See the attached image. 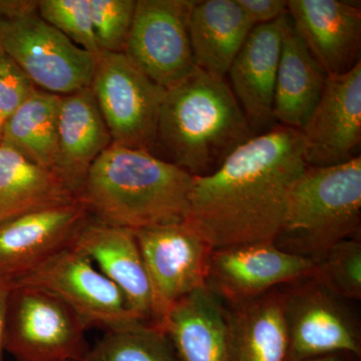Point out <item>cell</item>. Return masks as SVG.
Listing matches in <instances>:
<instances>
[{
    "mask_svg": "<svg viewBox=\"0 0 361 361\" xmlns=\"http://www.w3.org/2000/svg\"><path fill=\"white\" fill-rule=\"evenodd\" d=\"M154 297V324L184 298L207 288L213 249L187 219L135 231Z\"/></svg>",
    "mask_w": 361,
    "mask_h": 361,
    "instance_id": "cell-11",
    "label": "cell"
},
{
    "mask_svg": "<svg viewBox=\"0 0 361 361\" xmlns=\"http://www.w3.org/2000/svg\"><path fill=\"white\" fill-rule=\"evenodd\" d=\"M253 27L237 0L195 2L188 30L197 68L214 77L227 78Z\"/></svg>",
    "mask_w": 361,
    "mask_h": 361,
    "instance_id": "cell-20",
    "label": "cell"
},
{
    "mask_svg": "<svg viewBox=\"0 0 361 361\" xmlns=\"http://www.w3.org/2000/svg\"><path fill=\"white\" fill-rule=\"evenodd\" d=\"M196 0H137L123 54L155 84L168 90L196 71L190 13Z\"/></svg>",
    "mask_w": 361,
    "mask_h": 361,
    "instance_id": "cell-10",
    "label": "cell"
},
{
    "mask_svg": "<svg viewBox=\"0 0 361 361\" xmlns=\"http://www.w3.org/2000/svg\"><path fill=\"white\" fill-rule=\"evenodd\" d=\"M301 361H361L360 356L349 353H336L330 355L315 356Z\"/></svg>",
    "mask_w": 361,
    "mask_h": 361,
    "instance_id": "cell-32",
    "label": "cell"
},
{
    "mask_svg": "<svg viewBox=\"0 0 361 361\" xmlns=\"http://www.w3.org/2000/svg\"><path fill=\"white\" fill-rule=\"evenodd\" d=\"M193 177L147 149L111 144L94 161L78 199L106 224L137 231L187 219Z\"/></svg>",
    "mask_w": 361,
    "mask_h": 361,
    "instance_id": "cell-3",
    "label": "cell"
},
{
    "mask_svg": "<svg viewBox=\"0 0 361 361\" xmlns=\"http://www.w3.org/2000/svg\"><path fill=\"white\" fill-rule=\"evenodd\" d=\"M232 361H286L281 287L229 308Z\"/></svg>",
    "mask_w": 361,
    "mask_h": 361,
    "instance_id": "cell-23",
    "label": "cell"
},
{
    "mask_svg": "<svg viewBox=\"0 0 361 361\" xmlns=\"http://www.w3.org/2000/svg\"><path fill=\"white\" fill-rule=\"evenodd\" d=\"M16 285L39 287L58 296L75 311L87 329L110 331L142 322L120 289L92 260L73 245L47 259Z\"/></svg>",
    "mask_w": 361,
    "mask_h": 361,
    "instance_id": "cell-9",
    "label": "cell"
},
{
    "mask_svg": "<svg viewBox=\"0 0 361 361\" xmlns=\"http://www.w3.org/2000/svg\"><path fill=\"white\" fill-rule=\"evenodd\" d=\"M90 89L111 144L151 151L166 90L149 80L123 52H101Z\"/></svg>",
    "mask_w": 361,
    "mask_h": 361,
    "instance_id": "cell-7",
    "label": "cell"
},
{
    "mask_svg": "<svg viewBox=\"0 0 361 361\" xmlns=\"http://www.w3.org/2000/svg\"><path fill=\"white\" fill-rule=\"evenodd\" d=\"M312 259L287 253L274 242L214 249L207 288L230 307L314 275Z\"/></svg>",
    "mask_w": 361,
    "mask_h": 361,
    "instance_id": "cell-12",
    "label": "cell"
},
{
    "mask_svg": "<svg viewBox=\"0 0 361 361\" xmlns=\"http://www.w3.org/2000/svg\"><path fill=\"white\" fill-rule=\"evenodd\" d=\"M294 30L327 77L348 73L360 61V7L341 0H289Z\"/></svg>",
    "mask_w": 361,
    "mask_h": 361,
    "instance_id": "cell-16",
    "label": "cell"
},
{
    "mask_svg": "<svg viewBox=\"0 0 361 361\" xmlns=\"http://www.w3.org/2000/svg\"><path fill=\"white\" fill-rule=\"evenodd\" d=\"M0 47L37 89L66 96L92 85L97 56L47 23L37 1L0 0Z\"/></svg>",
    "mask_w": 361,
    "mask_h": 361,
    "instance_id": "cell-5",
    "label": "cell"
},
{
    "mask_svg": "<svg viewBox=\"0 0 361 361\" xmlns=\"http://www.w3.org/2000/svg\"><path fill=\"white\" fill-rule=\"evenodd\" d=\"M90 214L80 200L25 214L0 224V282L13 285L73 245Z\"/></svg>",
    "mask_w": 361,
    "mask_h": 361,
    "instance_id": "cell-14",
    "label": "cell"
},
{
    "mask_svg": "<svg viewBox=\"0 0 361 361\" xmlns=\"http://www.w3.org/2000/svg\"><path fill=\"white\" fill-rule=\"evenodd\" d=\"M37 89L30 78L0 47V116L4 122Z\"/></svg>",
    "mask_w": 361,
    "mask_h": 361,
    "instance_id": "cell-29",
    "label": "cell"
},
{
    "mask_svg": "<svg viewBox=\"0 0 361 361\" xmlns=\"http://www.w3.org/2000/svg\"><path fill=\"white\" fill-rule=\"evenodd\" d=\"M289 23L290 18L285 13L269 23L254 26L227 73L233 94L256 135L277 125L273 116L275 85Z\"/></svg>",
    "mask_w": 361,
    "mask_h": 361,
    "instance_id": "cell-15",
    "label": "cell"
},
{
    "mask_svg": "<svg viewBox=\"0 0 361 361\" xmlns=\"http://www.w3.org/2000/svg\"><path fill=\"white\" fill-rule=\"evenodd\" d=\"M61 102V96L37 89L6 118L0 142L56 173Z\"/></svg>",
    "mask_w": 361,
    "mask_h": 361,
    "instance_id": "cell-24",
    "label": "cell"
},
{
    "mask_svg": "<svg viewBox=\"0 0 361 361\" xmlns=\"http://www.w3.org/2000/svg\"><path fill=\"white\" fill-rule=\"evenodd\" d=\"M288 334L286 361L349 353L361 357L360 318L351 301L337 296L314 277L281 287Z\"/></svg>",
    "mask_w": 361,
    "mask_h": 361,
    "instance_id": "cell-8",
    "label": "cell"
},
{
    "mask_svg": "<svg viewBox=\"0 0 361 361\" xmlns=\"http://www.w3.org/2000/svg\"><path fill=\"white\" fill-rule=\"evenodd\" d=\"M73 246L120 289L141 322L153 323V291L135 231L106 224L90 216Z\"/></svg>",
    "mask_w": 361,
    "mask_h": 361,
    "instance_id": "cell-17",
    "label": "cell"
},
{
    "mask_svg": "<svg viewBox=\"0 0 361 361\" xmlns=\"http://www.w3.org/2000/svg\"><path fill=\"white\" fill-rule=\"evenodd\" d=\"M87 329L51 292L16 285L7 306L6 353L18 361H80L89 351Z\"/></svg>",
    "mask_w": 361,
    "mask_h": 361,
    "instance_id": "cell-6",
    "label": "cell"
},
{
    "mask_svg": "<svg viewBox=\"0 0 361 361\" xmlns=\"http://www.w3.org/2000/svg\"><path fill=\"white\" fill-rule=\"evenodd\" d=\"M158 326L183 361H232L229 307L208 288L175 303Z\"/></svg>",
    "mask_w": 361,
    "mask_h": 361,
    "instance_id": "cell-18",
    "label": "cell"
},
{
    "mask_svg": "<svg viewBox=\"0 0 361 361\" xmlns=\"http://www.w3.org/2000/svg\"><path fill=\"white\" fill-rule=\"evenodd\" d=\"M13 285L0 282V361H4L7 306Z\"/></svg>",
    "mask_w": 361,
    "mask_h": 361,
    "instance_id": "cell-31",
    "label": "cell"
},
{
    "mask_svg": "<svg viewBox=\"0 0 361 361\" xmlns=\"http://www.w3.org/2000/svg\"><path fill=\"white\" fill-rule=\"evenodd\" d=\"M90 4L102 52H123L134 18L135 0H90Z\"/></svg>",
    "mask_w": 361,
    "mask_h": 361,
    "instance_id": "cell-28",
    "label": "cell"
},
{
    "mask_svg": "<svg viewBox=\"0 0 361 361\" xmlns=\"http://www.w3.org/2000/svg\"><path fill=\"white\" fill-rule=\"evenodd\" d=\"M58 141L56 174L78 198L92 164L111 145L90 87L61 96Z\"/></svg>",
    "mask_w": 361,
    "mask_h": 361,
    "instance_id": "cell-19",
    "label": "cell"
},
{
    "mask_svg": "<svg viewBox=\"0 0 361 361\" xmlns=\"http://www.w3.org/2000/svg\"><path fill=\"white\" fill-rule=\"evenodd\" d=\"M310 167H331L357 157L361 142V61L348 73L327 77L322 97L302 129Z\"/></svg>",
    "mask_w": 361,
    "mask_h": 361,
    "instance_id": "cell-13",
    "label": "cell"
},
{
    "mask_svg": "<svg viewBox=\"0 0 361 361\" xmlns=\"http://www.w3.org/2000/svg\"><path fill=\"white\" fill-rule=\"evenodd\" d=\"M361 158L331 166H306L292 183L274 244L317 260L332 246L360 236Z\"/></svg>",
    "mask_w": 361,
    "mask_h": 361,
    "instance_id": "cell-4",
    "label": "cell"
},
{
    "mask_svg": "<svg viewBox=\"0 0 361 361\" xmlns=\"http://www.w3.org/2000/svg\"><path fill=\"white\" fill-rule=\"evenodd\" d=\"M254 135L226 78L197 68L166 90L149 152L192 177H205Z\"/></svg>",
    "mask_w": 361,
    "mask_h": 361,
    "instance_id": "cell-2",
    "label": "cell"
},
{
    "mask_svg": "<svg viewBox=\"0 0 361 361\" xmlns=\"http://www.w3.org/2000/svg\"><path fill=\"white\" fill-rule=\"evenodd\" d=\"M253 26L265 25L287 13L286 0H237Z\"/></svg>",
    "mask_w": 361,
    "mask_h": 361,
    "instance_id": "cell-30",
    "label": "cell"
},
{
    "mask_svg": "<svg viewBox=\"0 0 361 361\" xmlns=\"http://www.w3.org/2000/svg\"><path fill=\"white\" fill-rule=\"evenodd\" d=\"M77 200L56 173L0 142V224Z\"/></svg>",
    "mask_w": 361,
    "mask_h": 361,
    "instance_id": "cell-22",
    "label": "cell"
},
{
    "mask_svg": "<svg viewBox=\"0 0 361 361\" xmlns=\"http://www.w3.org/2000/svg\"><path fill=\"white\" fill-rule=\"evenodd\" d=\"M4 120H2L1 116H0V141H1L2 128H4Z\"/></svg>",
    "mask_w": 361,
    "mask_h": 361,
    "instance_id": "cell-33",
    "label": "cell"
},
{
    "mask_svg": "<svg viewBox=\"0 0 361 361\" xmlns=\"http://www.w3.org/2000/svg\"><path fill=\"white\" fill-rule=\"evenodd\" d=\"M40 16L75 45L99 56L90 0H40L37 1Z\"/></svg>",
    "mask_w": 361,
    "mask_h": 361,
    "instance_id": "cell-27",
    "label": "cell"
},
{
    "mask_svg": "<svg viewBox=\"0 0 361 361\" xmlns=\"http://www.w3.org/2000/svg\"><path fill=\"white\" fill-rule=\"evenodd\" d=\"M326 78V73L308 51L290 20L282 42L275 85V123L302 129L319 102Z\"/></svg>",
    "mask_w": 361,
    "mask_h": 361,
    "instance_id": "cell-21",
    "label": "cell"
},
{
    "mask_svg": "<svg viewBox=\"0 0 361 361\" xmlns=\"http://www.w3.org/2000/svg\"><path fill=\"white\" fill-rule=\"evenodd\" d=\"M315 262L314 277L337 296L361 300V241L360 236L339 242Z\"/></svg>",
    "mask_w": 361,
    "mask_h": 361,
    "instance_id": "cell-26",
    "label": "cell"
},
{
    "mask_svg": "<svg viewBox=\"0 0 361 361\" xmlns=\"http://www.w3.org/2000/svg\"><path fill=\"white\" fill-rule=\"evenodd\" d=\"M80 361H183L165 330L137 322L106 334Z\"/></svg>",
    "mask_w": 361,
    "mask_h": 361,
    "instance_id": "cell-25",
    "label": "cell"
},
{
    "mask_svg": "<svg viewBox=\"0 0 361 361\" xmlns=\"http://www.w3.org/2000/svg\"><path fill=\"white\" fill-rule=\"evenodd\" d=\"M306 167L300 130L275 125L205 177H193L187 220L213 249L274 242L292 183Z\"/></svg>",
    "mask_w": 361,
    "mask_h": 361,
    "instance_id": "cell-1",
    "label": "cell"
}]
</instances>
